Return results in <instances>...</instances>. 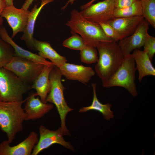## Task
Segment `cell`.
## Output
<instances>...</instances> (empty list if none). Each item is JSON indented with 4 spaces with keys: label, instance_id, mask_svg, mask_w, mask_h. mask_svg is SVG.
<instances>
[{
    "label": "cell",
    "instance_id": "cell-1",
    "mask_svg": "<svg viewBox=\"0 0 155 155\" xmlns=\"http://www.w3.org/2000/svg\"><path fill=\"white\" fill-rule=\"evenodd\" d=\"M96 48L99 57L95 66V71L102 84L119 68L125 56L118 43L114 40L100 42Z\"/></svg>",
    "mask_w": 155,
    "mask_h": 155
},
{
    "label": "cell",
    "instance_id": "cell-2",
    "mask_svg": "<svg viewBox=\"0 0 155 155\" xmlns=\"http://www.w3.org/2000/svg\"><path fill=\"white\" fill-rule=\"evenodd\" d=\"M66 25L72 34H78L86 44L96 48L100 42L114 40L106 36L99 24L87 20L75 9L71 11L70 18Z\"/></svg>",
    "mask_w": 155,
    "mask_h": 155
},
{
    "label": "cell",
    "instance_id": "cell-3",
    "mask_svg": "<svg viewBox=\"0 0 155 155\" xmlns=\"http://www.w3.org/2000/svg\"><path fill=\"white\" fill-rule=\"evenodd\" d=\"M26 100V99L20 102L0 101V128L6 134L10 144L17 134L23 130L26 116L22 105Z\"/></svg>",
    "mask_w": 155,
    "mask_h": 155
},
{
    "label": "cell",
    "instance_id": "cell-4",
    "mask_svg": "<svg viewBox=\"0 0 155 155\" xmlns=\"http://www.w3.org/2000/svg\"><path fill=\"white\" fill-rule=\"evenodd\" d=\"M62 76L59 68L53 66L49 74L51 88L46 101L55 105L60 118V127L63 136H70L71 134L66 125L65 120L68 113L73 109L68 106L65 99L64 91L65 88L62 83Z\"/></svg>",
    "mask_w": 155,
    "mask_h": 155
},
{
    "label": "cell",
    "instance_id": "cell-5",
    "mask_svg": "<svg viewBox=\"0 0 155 155\" xmlns=\"http://www.w3.org/2000/svg\"><path fill=\"white\" fill-rule=\"evenodd\" d=\"M137 71L134 58L132 54L125 56L119 68L105 82L103 88L115 86L122 87L127 90L134 97L138 94L135 82Z\"/></svg>",
    "mask_w": 155,
    "mask_h": 155
},
{
    "label": "cell",
    "instance_id": "cell-6",
    "mask_svg": "<svg viewBox=\"0 0 155 155\" xmlns=\"http://www.w3.org/2000/svg\"><path fill=\"white\" fill-rule=\"evenodd\" d=\"M30 87L13 72L0 68V101L20 102Z\"/></svg>",
    "mask_w": 155,
    "mask_h": 155
},
{
    "label": "cell",
    "instance_id": "cell-7",
    "mask_svg": "<svg viewBox=\"0 0 155 155\" xmlns=\"http://www.w3.org/2000/svg\"><path fill=\"white\" fill-rule=\"evenodd\" d=\"M44 65L18 56H14L4 67L24 82H33L40 73Z\"/></svg>",
    "mask_w": 155,
    "mask_h": 155
},
{
    "label": "cell",
    "instance_id": "cell-8",
    "mask_svg": "<svg viewBox=\"0 0 155 155\" xmlns=\"http://www.w3.org/2000/svg\"><path fill=\"white\" fill-rule=\"evenodd\" d=\"M114 0H104L92 3L80 12L87 20L96 23H107L114 18Z\"/></svg>",
    "mask_w": 155,
    "mask_h": 155
},
{
    "label": "cell",
    "instance_id": "cell-9",
    "mask_svg": "<svg viewBox=\"0 0 155 155\" xmlns=\"http://www.w3.org/2000/svg\"><path fill=\"white\" fill-rule=\"evenodd\" d=\"M39 138L35 146L31 155H37L42 151L54 144H58L71 150L74 148L70 142L66 141L63 137L61 127L55 130H51L42 125L39 128Z\"/></svg>",
    "mask_w": 155,
    "mask_h": 155
},
{
    "label": "cell",
    "instance_id": "cell-10",
    "mask_svg": "<svg viewBox=\"0 0 155 155\" xmlns=\"http://www.w3.org/2000/svg\"><path fill=\"white\" fill-rule=\"evenodd\" d=\"M30 11L22 7L18 9L14 5L6 6L1 17L5 18L12 30L11 38H13L19 32L24 31Z\"/></svg>",
    "mask_w": 155,
    "mask_h": 155
},
{
    "label": "cell",
    "instance_id": "cell-11",
    "mask_svg": "<svg viewBox=\"0 0 155 155\" xmlns=\"http://www.w3.org/2000/svg\"><path fill=\"white\" fill-rule=\"evenodd\" d=\"M149 25L144 19L132 34L119 41L118 44L125 57L130 54L135 50L139 49L143 46L148 34Z\"/></svg>",
    "mask_w": 155,
    "mask_h": 155
},
{
    "label": "cell",
    "instance_id": "cell-12",
    "mask_svg": "<svg viewBox=\"0 0 155 155\" xmlns=\"http://www.w3.org/2000/svg\"><path fill=\"white\" fill-rule=\"evenodd\" d=\"M38 135L31 131L28 136L17 145L11 146L7 140L0 143V155H31L38 141Z\"/></svg>",
    "mask_w": 155,
    "mask_h": 155
},
{
    "label": "cell",
    "instance_id": "cell-13",
    "mask_svg": "<svg viewBox=\"0 0 155 155\" xmlns=\"http://www.w3.org/2000/svg\"><path fill=\"white\" fill-rule=\"evenodd\" d=\"M59 68L62 75L67 79L77 81L84 84L89 82L95 73L91 67L82 65L65 62Z\"/></svg>",
    "mask_w": 155,
    "mask_h": 155
},
{
    "label": "cell",
    "instance_id": "cell-14",
    "mask_svg": "<svg viewBox=\"0 0 155 155\" xmlns=\"http://www.w3.org/2000/svg\"><path fill=\"white\" fill-rule=\"evenodd\" d=\"M36 92L31 94L26 99L24 110L25 121L34 120L42 117L53 108L51 103L43 102Z\"/></svg>",
    "mask_w": 155,
    "mask_h": 155
},
{
    "label": "cell",
    "instance_id": "cell-15",
    "mask_svg": "<svg viewBox=\"0 0 155 155\" xmlns=\"http://www.w3.org/2000/svg\"><path fill=\"white\" fill-rule=\"evenodd\" d=\"M144 19L142 16L115 18L107 23L115 30L120 41L132 34Z\"/></svg>",
    "mask_w": 155,
    "mask_h": 155
},
{
    "label": "cell",
    "instance_id": "cell-16",
    "mask_svg": "<svg viewBox=\"0 0 155 155\" xmlns=\"http://www.w3.org/2000/svg\"><path fill=\"white\" fill-rule=\"evenodd\" d=\"M0 37L4 41L9 44L14 49V56L25 58L43 65L53 66L55 65L51 62L47 61L38 55L26 50L18 45L9 35L6 29L0 26Z\"/></svg>",
    "mask_w": 155,
    "mask_h": 155
},
{
    "label": "cell",
    "instance_id": "cell-17",
    "mask_svg": "<svg viewBox=\"0 0 155 155\" xmlns=\"http://www.w3.org/2000/svg\"><path fill=\"white\" fill-rule=\"evenodd\" d=\"M53 67L44 65L41 71L34 79L30 87V89L35 90L37 96L44 103H47L46 99L51 88L49 76Z\"/></svg>",
    "mask_w": 155,
    "mask_h": 155
},
{
    "label": "cell",
    "instance_id": "cell-18",
    "mask_svg": "<svg viewBox=\"0 0 155 155\" xmlns=\"http://www.w3.org/2000/svg\"><path fill=\"white\" fill-rule=\"evenodd\" d=\"M54 0H42L40 6L38 7L37 4L35 5L30 11L26 27L20 39L24 41L28 47L31 49L34 50L33 35L37 18L43 7Z\"/></svg>",
    "mask_w": 155,
    "mask_h": 155
},
{
    "label": "cell",
    "instance_id": "cell-19",
    "mask_svg": "<svg viewBox=\"0 0 155 155\" xmlns=\"http://www.w3.org/2000/svg\"><path fill=\"white\" fill-rule=\"evenodd\" d=\"M33 45L34 50L38 51V55L40 57L50 60L58 67L67 61L65 57L59 54L48 42L39 41L34 38Z\"/></svg>",
    "mask_w": 155,
    "mask_h": 155
},
{
    "label": "cell",
    "instance_id": "cell-20",
    "mask_svg": "<svg viewBox=\"0 0 155 155\" xmlns=\"http://www.w3.org/2000/svg\"><path fill=\"white\" fill-rule=\"evenodd\" d=\"M132 54L138 72V80L140 82L144 77L155 76V69L152 63V61L144 51L136 49L133 51Z\"/></svg>",
    "mask_w": 155,
    "mask_h": 155
},
{
    "label": "cell",
    "instance_id": "cell-21",
    "mask_svg": "<svg viewBox=\"0 0 155 155\" xmlns=\"http://www.w3.org/2000/svg\"><path fill=\"white\" fill-rule=\"evenodd\" d=\"M91 85L93 93L92 101L91 105L86 107H83L79 110L80 113L86 112L90 110H94L99 112L103 116L104 119L110 120L114 118L113 112L111 108L112 105L109 103L104 104L102 103L98 100L96 93L97 83H92Z\"/></svg>",
    "mask_w": 155,
    "mask_h": 155
},
{
    "label": "cell",
    "instance_id": "cell-22",
    "mask_svg": "<svg viewBox=\"0 0 155 155\" xmlns=\"http://www.w3.org/2000/svg\"><path fill=\"white\" fill-rule=\"evenodd\" d=\"M113 16L115 18L142 16L140 0H137L130 5L126 7L115 8Z\"/></svg>",
    "mask_w": 155,
    "mask_h": 155
},
{
    "label": "cell",
    "instance_id": "cell-23",
    "mask_svg": "<svg viewBox=\"0 0 155 155\" xmlns=\"http://www.w3.org/2000/svg\"><path fill=\"white\" fill-rule=\"evenodd\" d=\"M142 16L155 28V0H140Z\"/></svg>",
    "mask_w": 155,
    "mask_h": 155
},
{
    "label": "cell",
    "instance_id": "cell-24",
    "mask_svg": "<svg viewBox=\"0 0 155 155\" xmlns=\"http://www.w3.org/2000/svg\"><path fill=\"white\" fill-rule=\"evenodd\" d=\"M13 47L0 37V68L4 67L14 56Z\"/></svg>",
    "mask_w": 155,
    "mask_h": 155
},
{
    "label": "cell",
    "instance_id": "cell-25",
    "mask_svg": "<svg viewBox=\"0 0 155 155\" xmlns=\"http://www.w3.org/2000/svg\"><path fill=\"white\" fill-rule=\"evenodd\" d=\"M80 51L81 62L90 64L96 63L98 61V57L96 48L86 44Z\"/></svg>",
    "mask_w": 155,
    "mask_h": 155
},
{
    "label": "cell",
    "instance_id": "cell-26",
    "mask_svg": "<svg viewBox=\"0 0 155 155\" xmlns=\"http://www.w3.org/2000/svg\"><path fill=\"white\" fill-rule=\"evenodd\" d=\"M63 45L69 49L80 51L86 45L82 38L77 34H72L71 36L65 40Z\"/></svg>",
    "mask_w": 155,
    "mask_h": 155
},
{
    "label": "cell",
    "instance_id": "cell-27",
    "mask_svg": "<svg viewBox=\"0 0 155 155\" xmlns=\"http://www.w3.org/2000/svg\"><path fill=\"white\" fill-rule=\"evenodd\" d=\"M143 46V50L152 61L155 53V37L148 34Z\"/></svg>",
    "mask_w": 155,
    "mask_h": 155
},
{
    "label": "cell",
    "instance_id": "cell-28",
    "mask_svg": "<svg viewBox=\"0 0 155 155\" xmlns=\"http://www.w3.org/2000/svg\"><path fill=\"white\" fill-rule=\"evenodd\" d=\"M99 24L107 36L116 42L119 41V37L116 31L109 24L102 23Z\"/></svg>",
    "mask_w": 155,
    "mask_h": 155
},
{
    "label": "cell",
    "instance_id": "cell-29",
    "mask_svg": "<svg viewBox=\"0 0 155 155\" xmlns=\"http://www.w3.org/2000/svg\"><path fill=\"white\" fill-rule=\"evenodd\" d=\"M137 0H114L115 8H122L128 7Z\"/></svg>",
    "mask_w": 155,
    "mask_h": 155
},
{
    "label": "cell",
    "instance_id": "cell-30",
    "mask_svg": "<svg viewBox=\"0 0 155 155\" xmlns=\"http://www.w3.org/2000/svg\"><path fill=\"white\" fill-rule=\"evenodd\" d=\"M6 6V2L5 0H0V26L2 22V18L1 17V15L3 9Z\"/></svg>",
    "mask_w": 155,
    "mask_h": 155
},
{
    "label": "cell",
    "instance_id": "cell-31",
    "mask_svg": "<svg viewBox=\"0 0 155 155\" xmlns=\"http://www.w3.org/2000/svg\"><path fill=\"white\" fill-rule=\"evenodd\" d=\"M35 0H26L22 6V8L26 10H28L33 2Z\"/></svg>",
    "mask_w": 155,
    "mask_h": 155
},
{
    "label": "cell",
    "instance_id": "cell-32",
    "mask_svg": "<svg viewBox=\"0 0 155 155\" xmlns=\"http://www.w3.org/2000/svg\"><path fill=\"white\" fill-rule=\"evenodd\" d=\"M96 0H91L88 3L85 4L83 5H82L81 7V9H82V10L85 9V8L88 7L91 4L93 3Z\"/></svg>",
    "mask_w": 155,
    "mask_h": 155
},
{
    "label": "cell",
    "instance_id": "cell-33",
    "mask_svg": "<svg viewBox=\"0 0 155 155\" xmlns=\"http://www.w3.org/2000/svg\"><path fill=\"white\" fill-rule=\"evenodd\" d=\"M75 0H68L65 4L61 8L62 10H64L69 4H73Z\"/></svg>",
    "mask_w": 155,
    "mask_h": 155
},
{
    "label": "cell",
    "instance_id": "cell-34",
    "mask_svg": "<svg viewBox=\"0 0 155 155\" xmlns=\"http://www.w3.org/2000/svg\"><path fill=\"white\" fill-rule=\"evenodd\" d=\"M6 6L13 5L14 0H5Z\"/></svg>",
    "mask_w": 155,
    "mask_h": 155
}]
</instances>
